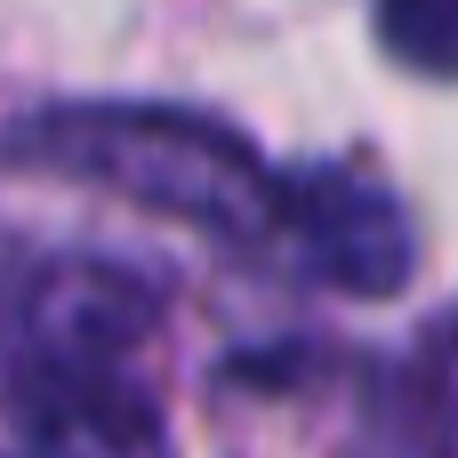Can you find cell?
<instances>
[{
  "mask_svg": "<svg viewBox=\"0 0 458 458\" xmlns=\"http://www.w3.org/2000/svg\"><path fill=\"white\" fill-rule=\"evenodd\" d=\"M274 233L290 242V258L314 282H330L346 298H403L419 274L411 209L354 169H298L274 193Z\"/></svg>",
  "mask_w": 458,
  "mask_h": 458,
  "instance_id": "3",
  "label": "cell"
},
{
  "mask_svg": "<svg viewBox=\"0 0 458 458\" xmlns=\"http://www.w3.org/2000/svg\"><path fill=\"white\" fill-rule=\"evenodd\" d=\"M153 330V290L105 258L40 266L0 314V411L32 451H129L153 435V411L121 378L129 346Z\"/></svg>",
  "mask_w": 458,
  "mask_h": 458,
  "instance_id": "1",
  "label": "cell"
},
{
  "mask_svg": "<svg viewBox=\"0 0 458 458\" xmlns=\"http://www.w3.org/2000/svg\"><path fill=\"white\" fill-rule=\"evenodd\" d=\"M0 458H81V451H0Z\"/></svg>",
  "mask_w": 458,
  "mask_h": 458,
  "instance_id": "5",
  "label": "cell"
},
{
  "mask_svg": "<svg viewBox=\"0 0 458 458\" xmlns=\"http://www.w3.org/2000/svg\"><path fill=\"white\" fill-rule=\"evenodd\" d=\"M378 40L411 72L458 81V0H378Z\"/></svg>",
  "mask_w": 458,
  "mask_h": 458,
  "instance_id": "4",
  "label": "cell"
},
{
  "mask_svg": "<svg viewBox=\"0 0 458 458\" xmlns=\"http://www.w3.org/2000/svg\"><path fill=\"white\" fill-rule=\"evenodd\" d=\"M8 161L64 169L81 185H105L153 217L225 242L274 233V193H282L250 137L185 105H48L8 129Z\"/></svg>",
  "mask_w": 458,
  "mask_h": 458,
  "instance_id": "2",
  "label": "cell"
}]
</instances>
